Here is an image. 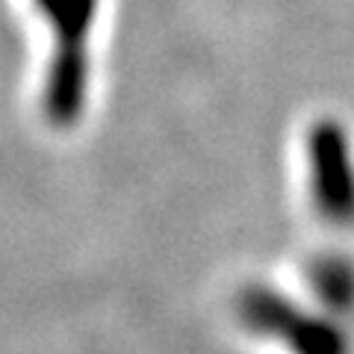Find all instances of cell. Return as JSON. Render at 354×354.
Masks as SVG:
<instances>
[{"label": "cell", "mask_w": 354, "mask_h": 354, "mask_svg": "<svg viewBox=\"0 0 354 354\" xmlns=\"http://www.w3.org/2000/svg\"><path fill=\"white\" fill-rule=\"evenodd\" d=\"M310 201L322 221L354 218V165L348 142L334 121H319L307 136Z\"/></svg>", "instance_id": "7a4b0ae2"}, {"label": "cell", "mask_w": 354, "mask_h": 354, "mask_svg": "<svg viewBox=\"0 0 354 354\" xmlns=\"http://www.w3.org/2000/svg\"><path fill=\"white\" fill-rule=\"evenodd\" d=\"M36 6L53 30V53L41 88V113L53 127H71L80 118L86 101V41L97 15V0H36Z\"/></svg>", "instance_id": "6da1fadb"}]
</instances>
